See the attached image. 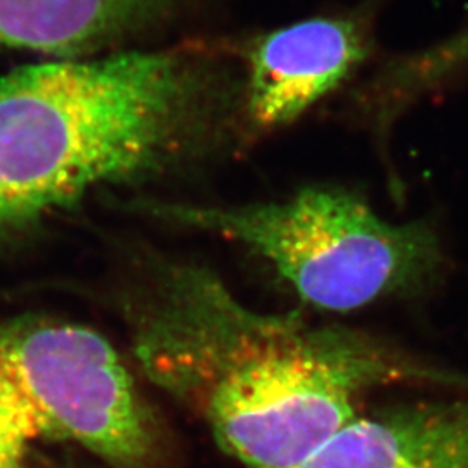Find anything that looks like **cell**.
I'll return each instance as SVG.
<instances>
[{"mask_svg":"<svg viewBox=\"0 0 468 468\" xmlns=\"http://www.w3.org/2000/svg\"><path fill=\"white\" fill-rule=\"evenodd\" d=\"M181 0H0V52L92 56L167 21Z\"/></svg>","mask_w":468,"mask_h":468,"instance_id":"52a82bcc","label":"cell"},{"mask_svg":"<svg viewBox=\"0 0 468 468\" xmlns=\"http://www.w3.org/2000/svg\"><path fill=\"white\" fill-rule=\"evenodd\" d=\"M241 87L193 49L56 58L0 77V243L101 187L212 153Z\"/></svg>","mask_w":468,"mask_h":468,"instance_id":"7a4b0ae2","label":"cell"},{"mask_svg":"<svg viewBox=\"0 0 468 468\" xmlns=\"http://www.w3.org/2000/svg\"><path fill=\"white\" fill-rule=\"evenodd\" d=\"M131 324L151 382L198 410L220 450L247 468L301 465L373 388L468 390V375L367 332L255 311L195 262L153 266Z\"/></svg>","mask_w":468,"mask_h":468,"instance_id":"6da1fadb","label":"cell"},{"mask_svg":"<svg viewBox=\"0 0 468 468\" xmlns=\"http://www.w3.org/2000/svg\"><path fill=\"white\" fill-rule=\"evenodd\" d=\"M25 456H17L13 452H0V468H27Z\"/></svg>","mask_w":468,"mask_h":468,"instance_id":"ba28073f","label":"cell"},{"mask_svg":"<svg viewBox=\"0 0 468 468\" xmlns=\"http://www.w3.org/2000/svg\"><path fill=\"white\" fill-rule=\"evenodd\" d=\"M79 444L115 468H148L150 410L115 347L82 324L27 318L0 326V448Z\"/></svg>","mask_w":468,"mask_h":468,"instance_id":"277c9868","label":"cell"},{"mask_svg":"<svg viewBox=\"0 0 468 468\" xmlns=\"http://www.w3.org/2000/svg\"><path fill=\"white\" fill-rule=\"evenodd\" d=\"M293 468H468V396L356 417Z\"/></svg>","mask_w":468,"mask_h":468,"instance_id":"8992f818","label":"cell"},{"mask_svg":"<svg viewBox=\"0 0 468 468\" xmlns=\"http://www.w3.org/2000/svg\"><path fill=\"white\" fill-rule=\"evenodd\" d=\"M371 50L361 16H319L251 40L241 82V118L250 133L293 123L342 84Z\"/></svg>","mask_w":468,"mask_h":468,"instance_id":"5b68a950","label":"cell"},{"mask_svg":"<svg viewBox=\"0 0 468 468\" xmlns=\"http://www.w3.org/2000/svg\"><path fill=\"white\" fill-rule=\"evenodd\" d=\"M143 210L261 255L302 301L323 311L347 313L415 293L444 269L442 243L429 222H390L334 187L222 207L148 201Z\"/></svg>","mask_w":468,"mask_h":468,"instance_id":"3957f363","label":"cell"}]
</instances>
